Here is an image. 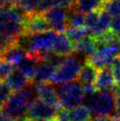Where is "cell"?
Segmentation results:
<instances>
[{"label": "cell", "instance_id": "obj_1", "mask_svg": "<svg viewBox=\"0 0 120 121\" xmlns=\"http://www.w3.org/2000/svg\"><path fill=\"white\" fill-rule=\"evenodd\" d=\"M58 33L49 30L37 34H23L17 39V44L27 53L37 57L41 61L53 52V47Z\"/></svg>", "mask_w": 120, "mask_h": 121}, {"label": "cell", "instance_id": "obj_2", "mask_svg": "<svg viewBox=\"0 0 120 121\" xmlns=\"http://www.w3.org/2000/svg\"><path fill=\"white\" fill-rule=\"evenodd\" d=\"M26 17L27 14L15 4L0 6V35L17 40L25 34Z\"/></svg>", "mask_w": 120, "mask_h": 121}, {"label": "cell", "instance_id": "obj_3", "mask_svg": "<svg viewBox=\"0 0 120 121\" xmlns=\"http://www.w3.org/2000/svg\"><path fill=\"white\" fill-rule=\"evenodd\" d=\"M116 98L113 91L96 90L87 95L84 103L94 118L112 117L116 112Z\"/></svg>", "mask_w": 120, "mask_h": 121}, {"label": "cell", "instance_id": "obj_4", "mask_svg": "<svg viewBox=\"0 0 120 121\" xmlns=\"http://www.w3.org/2000/svg\"><path fill=\"white\" fill-rule=\"evenodd\" d=\"M82 58V57H77L75 53L66 57L63 63L57 68L50 82L56 85H60L78 79L81 68L87 61Z\"/></svg>", "mask_w": 120, "mask_h": 121}, {"label": "cell", "instance_id": "obj_5", "mask_svg": "<svg viewBox=\"0 0 120 121\" xmlns=\"http://www.w3.org/2000/svg\"><path fill=\"white\" fill-rule=\"evenodd\" d=\"M56 88L60 106L65 110H70L80 105L86 97L82 85L79 81L57 85Z\"/></svg>", "mask_w": 120, "mask_h": 121}, {"label": "cell", "instance_id": "obj_6", "mask_svg": "<svg viewBox=\"0 0 120 121\" xmlns=\"http://www.w3.org/2000/svg\"><path fill=\"white\" fill-rule=\"evenodd\" d=\"M50 29L63 33L69 27L68 25V9L61 6H55L43 13Z\"/></svg>", "mask_w": 120, "mask_h": 121}, {"label": "cell", "instance_id": "obj_7", "mask_svg": "<svg viewBox=\"0 0 120 121\" xmlns=\"http://www.w3.org/2000/svg\"><path fill=\"white\" fill-rule=\"evenodd\" d=\"M62 108L53 106L37 99L29 108L27 113L28 118H43L49 121H52L57 118L58 113Z\"/></svg>", "mask_w": 120, "mask_h": 121}, {"label": "cell", "instance_id": "obj_8", "mask_svg": "<svg viewBox=\"0 0 120 121\" xmlns=\"http://www.w3.org/2000/svg\"><path fill=\"white\" fill-rule=\"evenodd\" d=\"M57 119L60 121H91L92 114L85 104H80L70 110L62 108L58 113Z\"/></svg>", "mask_w": 120, "mask_h": 121}, {"label": "cell", "instance_id": "obj_9", "mask_svg": "<svg viewBox=\"0 0 120 121\" xmlns=\"http://www.w3.org/2000/svg\"><path fill=\"white\" fill-rule=\"evenodd\" d=\"M51 30L43 13L27 14L25 20V34H37Z\"/></svg>", "mask_w": 120, "mask_h": 121}, {"label": "cell", "instance_id": "obj_10", "mask_svg": "<svg viewBox=\"0 0 120 121\" xmlns=\"http://www.w3.org/2000/svg\"><path fill=\"white\" fill-rule=\"evenodd\" d=\"M94 85L96 87V90H114L117 84H116V81H115L110 66H107V67L102 68L99 70Z\"/></svg>", "mask_w": 120, "mask_h": 121}, {"label": "cell", "instance_id": "obj_11", "mask_svg": "<svg viewBox=\"0 0 120 121\" xmlns=\"http://www.w3.org/2000/svg\"><path fill=\"white\" fill-rule=\"evenodd\" d=\"M37 91H38V95L39 99L42 101L45 102L47 104L61 107L58 100V95H57V88L54 87L53 85L50 83H37Z\"/></svg>", "mask_w": 120, "mask_h": 121}, {"label": "cell", "instance_id": "obj_12", "mask_svg": "<svg viewBox=\"0 0 120 121\" xmlns=\"http://www.w3.org/2000/svg\"><path fill=\"white\" fill-rule=\"evenodd\" d=\"M41 62H43V61H41L37 57L34 56L32 54L27 53L26 58L20 65H18L15 68L21 72L29 81H34V77H35L37 66Z\"/></svg>", "mask_w": 120, "mask_h": 121}, {"label": "cell", "instance_id": "obj_13", "mask_svg": "<svg viewBox=\"0 0 120 121\" xmlns=\"http://www.w3.org/2000/svg\"><path fill=\"white\" fill-rule=\"evenodd\" d=\"M97 49L96 39L91 35H87L74 47V53L88 59L95 53Z\"/></svg>", "mask_w": 120, "mask_h": 121}, {"label": "cell", "instance_id": "obj_14", "mask_svg": "<svg viewBox=\"0 0 120 121\" xmlns=\"http://www.w3.org/2000/svg\"><path fill=\"white\" fill-rule=\"evenodd\" d=\"M57 66L53 65L50 61L44 60L38 65L34 77V82L36 83H46L51 81Z\"/></svg>", "mask_w": 120, "mask_h": 121}, {"label": "cell", "instance_id": "obj_15", "mask_svg": "<svg viewBox=\"0 0 120 121\" xmlns=\"http://www.w3.org/2000/svg\"><path fill=\"white\" fill-rule=\"evenodd\" d=\"M27 56V52L20 47L18 44H14L10 48H8L6 51H4L1 55V58L12 64L16 67L18 65H20Z\"/></svg>", "mask_w": 120, "mask_h": 121}, {"label": "cell", "instance_id": "obj_16", "mask_svg": "<svg viewBox=\"0 0 120 121\" xmlns=\"http://www.w3.org/2000/svg\"><path fill=\"white\" fill-rule=\"evenodd\" d=\"M53 52L62 57H68L74 53V45L65 34L58 33L53 47Z\"/></svg>", "mask_w": 120, "mask_h": 121}, {"label": "cell", "instance_id": "obj_17", "mask_svg": "<svg viewBox=\"0 0 120 121\" xmlns=\"http://www.w3.org/2000/svg\"><path fill=\"white\" fill-rule=\"evenodd\" d=\"M32 81H29L17 68H14V70L12 72V73L9 75V77L7 78L5 81L6 85L10 87L11 90L13 92H17V91L23 89L24 87H26Z\"/></svg>", "mask_w": 120, "mask_h": 121}, {"label": "cell", "instance_id": "obj_18", "mask_svg": "<svg viewBox=\"0 0 120 121\" xmlns=\"http://www.w3.org/2000/svg\"><path fill=\"white\" fill-rule=\"evenodd\" d=\"M99 70L92 63L87 60L83 65L78 76V81L81 84H94Z\"/></svg>", "mask_w": 120, "mask_h": 121}, {"label": "cell", "instance_id": "obj_19", "mask_svg": "<svg viewBox=\"0 0 120 121\" xmlns=\"http://www.w3.org/2000/svg\"><path fill=\"white\" fill-rule=\"evenodd\" d=\"M110 21H111V16L105 11L101 10L100 18H99L96 27L94 28L93 31L88 35H91L94 38L102 36L103 35H104L106 32L110 30Z\"/></svg>", "mask_w": 120, "mask_h": 121}, {"label": "cell", "instance_id": "obj_20", "mask_svg": "<svg viewBox=\"0 0 120 121\" xmlns=\"http://www.w3.org/2000/svg\"><path fill=\"white\" fill-rule=\"evenodd\" d=\"M103 0H77L76 8L84 14L101 11Z\"/></svg>", "mask_w": 120, "mask_h": 121}, {"label": "cell", "instance_id": "obj_21", "mask_svg": "<svg viewBox=\"0 0 120 121\" xmlns=\"http://www.w3.org/2000/svg\"><path fill=\"white\" fill-rule=\"evenodd\" d=\"M43 0H17L14 4L26 14L41 13Z\"/></svg>", "mask_w": 120, "mask_h": 121}, {"label": "cell", "instance_id": "obj_22", "mask_svg": "<svg viewBox=\"0 0 120 121\" xmlns=\"http://www.w3.org/2000/svg\"><path fill=\"white\" fill-rule=\"evenodd\" d=\"M86 15L78 10L76 6L68 9V25L73 27H85Z\"/></svg>", "mask_w": 120, "mask_h": 121}, {"label": "cell", "instance_id": "obj_23", "mask_svg": "<svg viewBox=\"0 0 120 121\" xmlns=\"http://www.w3.org/2000/svg\"><path fill=\"white\" fill-rule=\"evenodd\" d=\"M65 35L75 47L76 44H78L83 38L88 35V33L86 27H69L65 31Z\"/></svg>", "mask_w": 120, "mask_h": 121}, {"label": "cell", "instance_id": "obj_24", "mask_svg": "<svg viewBox=\"0 0 120 121\" xmlns=\"http://www.w3.org/2000/svg\"><path fill=\"white\" fill-rule=\"evenodd\" d=\"M102 10L108 13L111 17L120 16V0H106Z\"/></svg>", "mask_w": 120, "mask_h": 121}, {"label": "cell", "instance_id": "obj_25", "mask_svg": "<svg viewBox=\"0 0 120 121\" xmlns=\"http://www.w3.org/2000/svg\"><path fill=\"white\" fill-rule=\"evenodd\" d=\"M100 13L101 11H96L90 13L86 14V19H85V27L87 30L88 35L93 31V29L96 27L98 20L100 18Z\"/></svg>", "mask_w": 120, "mask_h": 121}, {"label": "cell", "instance_id": "obj_26", "mask_svg": "<svg viewBox=\"0 0 120 121\" xmlns=\"http://www.w3.org/2000/svg\"><path fill=\"white\" fill-rule=\"evenodd\" d=\"M14 70V66L9 62L1 59L0 60V81L4 82L6 81L12 72Z\"/></svg>", "mask_w": 120, "mask_h": 121}, {"label": "cell", "instance_id": "obj_27", "mask_svg": "<svg viewBox=\"0 0 120 121\" xmlns=\"http://www.w3.org/2000/svg\"><path fill=\"white\" fill-rule=\"evenodd\" d=\"M17 43V40L13 39V38H9L7 36L0 35V54L2 55L4 51H6L8 48L13 46L14 44Z\"/></svg>", "mask_w": 120, "mask_h": 121}, {"label": "cell", "instance_id": "obj_28", "mask_svg": "<svg viewBox=\"0 0 120 121\" xmlns=\"http://www.w3.org/2000/svg\"><path fill=\"white\" fill-rule=\"evenodd\" d=\"M52 7L55 6H61L64 8L70 9L73 7L76 6L77 0H50Z\"/></svg>", "mask_w": 120, "mask_h": 121}, {"label": "cell", "instance_id": "obj_29", "mask_svg": "<svg viewBox=\"0 0 120 121\" xmlns=\"http://www.w3.org/2000/svg\"><path fill=\"white\" fill-rule=\"evenodd\" d=\"M110 68L112 71L116 84H117V86H118V85H120V57H117L112 63V65H110Z\"/></svg>", "mask_w": 120, "mask_h": 121}, {"label": "cell", "instance_id": "obj_30", "mask_svg": "<svg viewBox=\"0 0 120 121\" xmlns=\"http://www.w3.org/2000/svg\"><path fill=\"white\" fill-rule=\"evenodd\" d=\"M110 31L114 35H120V16L111 18L110 25Z\"/></svg>", "mask_w": 120, "mask_h": 121}, {"label": "cell", "instance_id": "obj_31", "mask_svg": "<svg viewBox=\"0 0 120 121\" xmlns=\"http://www.w3.org/2000/svg\"><path fill=\"white\" fill-rule=\"evenodd\" d=\"M91 121H120L115 116L113 117H96L94 118Z\"/></svg>", "mask_w": 120, "mask_h": 121}, {"label": "cell", "instance_id": "obj_32", "mask_svg": "<svg viewBox=\"0 0 120 121\" xmlns=\"http://www.w3.org/2000/svg\"><path fill=\"white\" fill-rule=\"evenodd\" d=\"M115 117L120 119V97L116 98V112Z\"/></svg>", "mask_w": 120, "mask_h": 121}, {"label": "cell", "instance_id": "obj_33", "mask_svg": "<svg viewBox=\"0 0 120 121\" xmlns=\"http://www.w3.org/2000/svg\"><path fill=\"white\" fill-rule=\"evenodd\" d=\"M114 94L116 95V97H120V85L116 86V87L114 88Z\"/></svg>", "mask_w": 120, "mask_h": 121}, {"label": "cell", "instance_id": "obj_34", "mask_svg": "<svg viewBox=\"0 0 120 121\" xmlns=\"http://www.w3.org/2000/svg\"><path fill=\"white\" fill-rule=\"evenodd\" d=\"M5 116H4V112L2 111H0V121H4V119H5Z\"/></svg>", "mask_w": 120, "mask_h": 121}, {"label": "cell", "instance_id": "obj_35", "mask_svg": "<svg viewBox=\"0 0 120 121\" xmlns=\"http://www.w3.org/2000/svg\"><path fill=\"white\" fill-rule=\"evenodd\" d=\"M28 121H49L43 118H28Z\"/></svg>", "mask_w": 120, "mask_h": 121}, {"label": "cell", "instance_id": "obj_36", "mask_svg": "<svg viewBox=\"0 0 120 121\" xmlns=\"http://www.w3.org/2000/svg\"><path fill=\"white\" fill-rule=\"evenodd\" d=\"M4 101L3 100V98L0 96V109L3 107V105H4Z\"/></svg>", "mask_w": 120, "mask_h": 121}, {"label": "cell", "instance_id": "obj_37", "mask_svg": "<svg viewBox=\"0 0 120 121\" xmlns=\"http://www.w3.org/2000/svg\"><path fill=\"white\" fill-rule=\"evenodd\" d=\"M8 1V3L9 4H14V3L16 2L17 0H7Z\"/></svg>", "mask_w": 120, "mask_h": 121}, {"label": "cell", "instance_id": "obj_38", "mask_svg": "<svg viewBox=\"0 0 120 121\" xmlns=\"http://www.w3.org/2000/svg\"><path fill=\"white\" fill-rule=\"evenodd\" d=\"M4 121H17L15 119H13V118H5V119Z\"/></svg>", "mask_w": 120, "mask_h": 121}, {"label": "cell", "instance_id": "obj_39", "mask_svg": "<svg viewBox=\"0 0 120 121\" xmlns=\"http://www.w3.org/2000/svg\"><path fill=\"white\" fill-rule=\"evenodd\" d=\"M52 121H60L59 119H57V118H56V119H54V120H52Z\"/></svg>", "mask_w": 120, "mask_h": 121}, {"label": "cell", "instance_id": "obj_40", "mask_svg": "<svg viewBox=\"0 0 120 121\" xmlns=\"http://www.w3.org/2000/svg\"><path fill=\"white\" fill-rule=\"evenodd\" d=\"M1 83H2V82H1V81H0V85H1Z\"/></svg>", "mask_w": 120, "mask_h": 121}, {"label": "cell", "instance_id": "obj_41", "mask_svg": "<svg viewBox=\"0 0 120 121\" xmlns=\"http://www.w3.org/2000/svg\"><path fill=\"white\" fill-rule=\"evenodd\" d=\"M0 60H1V57H0Z\"/></svg>", "mask_w": 120, "mask_h": 121}]
</instances>
